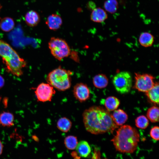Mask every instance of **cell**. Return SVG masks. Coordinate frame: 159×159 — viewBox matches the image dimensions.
<instances>
[{"mask_svg": "<svg viewBox=\"0 0 159 159\" xmlns=\"http://www.w3.org/2000/svg\"><path fill=\"white\" fill-rule=\"evenodd\" d=\"M82 117L86 130L92 134L112 133L118 127L109 111L100 106H93L86 109Z\"/></svg>", "mask_w": 159, "mask_h": 159, "instance_id": "1", "label": "cell"}, {"mask_svg": "<svg viewBox=\"0 0 159 159\" xmlns=\"http://www.w3.org/2000/svg\"><path fill=\"white\" fill-rule=\"evenodd\" d=\"M140 136L137 130L127 125L119 128L111 140L116 150L123 153H132L136 149Z\"/></svg>", "mask_w": 159, "mask_h": 159, "instance_id": "2", "label": "cell"}, {"mask_svg": "<svg viewBox=\"0 0 159 159\" xmlns=\"http://www.w3.org/2000/svg\"><path fill=\"white\" fill-rule=\"evenodd\" d=\"M0 56L8 72L17 77L22 75L26 62L9 44L2 40H0Z\"/></svg>", "mask_w": 159, "mask_h": 159, "instance_id": "3", "label": "cell"}, {"mask_svg": "<svg viewBox=\"0 0 159 159\" xmlns=\"http://www.w3.org/2000/svg\"><path fill=\"white\" fill-rule=\"evenodd\" d=\"M72 74V72L70 71L59 66L49 72L46 80L48 83L54 88L64 91L71 87Z\"/></svg>", "mask_w": 159, "mask_h": 159, "instance_id": "4", "label": "cell"}, {"mask_svg": "<svg viewBox=\"0 0 159 159\" xmlns=\"http://www.w3.org/2000/svg\"><path fill=\"white\" fill-rule=\"evenodd\" d=\"M48 47L52 56L59 61L68 57L70 53V49L67 43L61 38L51 37L48 42Z\"/></svg>", "mask_w": 159, "mask_h": 159, "instance_id": "5", "label": "cell"}, {"mask_svg": "<svg viewBox=\"0 0 159 159\" xmlns=\"http://www.w3.org/2000/svg\"><path fill=\"white\" fill-rule=\"evenodd\" d=\"M112 82L118 92L121 94H125L130 91L132 87V78L128 72H121L115 75Z\"/></svg>", "mask_w": 159, "mask_h": 159, "instance_id": "6", "label": "cell"}, {"mask_svg": "<svg viewBox=\"0 0 159 159\" xmlns=\"http://www.w3.org/2000/svg\"><path fill=\"white\" fill-rule=\"evenodd\" d=\"M154 79L149 74L135 73L134 87L139 91L146 92L154 85Z\"/></svg>", "mask_w": 159, "mask_h": 159, "instance_id": "7", "label": "cell"}, {"mask_svg": "<svg viewBox=\"0 0 159 159\" xmlns=\"http://www.w3.org/2000/svg\"><path fill=\"white\" fill-rule=\"evenodd\" d=\"M35 93L38 101L44 102L51 101L56 91L54 88L48 83H42L38 86Z\"/></svg>", "mask_w": 159, "mask_h": 159, "instance_id": "8", "label": "cell"}, {"mask_svg": "<svg viewBox=\"0 0 159 159\" xmlns=\"http://www.w3.org/2000/svg\"><path fill=\"white\" fill-rule=\"evenodd\" d=\"M73 92L75 98L81 102L87 100L90 96V92L88 87L82 83L76 84L73 87Z\"/></svg>", "mask_w": 159, "mask_h": 159, "instance_id": "9", "label": "cell"}, {"mask_svg": "<svg viewBox=\"0 0 159 159\" xmlns=\"http://www.w3.org/2000/svg\"><path fill=\"white\" fill-rule=\"evenodd\" d=\"M62 23L61 17L58 15L53 14L48 17L46 24L52 30H56L60 28Z\"/></svg>", "mask_w": 159, "mask_h": 159, "instance_id": "10", "label": "cell"}, {"mask_svg": "<svg viewBox=\"0 0 159 159\" xmlns=\"http://www.w3.org/2000/svg\"><path fill=\"white\" fill-rule=\"evenodd\" d=\"M107 16L105 10L101 8L98 7L93 9L90 15V19L94 22L101 23L105 20Z\"/></svg>", "mask_w": 159, "mask_h": 159, "instance_id": "11", "label": "cell"}, {"mask_svg": "<svg viewBox=\"0 0 159 159\" xmlns=\"http://www.w3.org/2000/svg\"><path fill=\"white\" fill-rule=\"evenodd\" d=\"M111 115L113 121L117 126L122 125L128 119L127 113L121 109L115 110Z\"/></svg>", "mask_w": 159, "mask_h": 159, "instance_id": "12", "label": "cell"}, {"mask_svg": "<svg viewBox=\"0 0 159 159\" xmlns=\"http://www.w3.org/2000/svg\"><path fill=\"white\" fill-rule=\"evenodd\" d=\"M25 21L29 26L33 27L39 23L40 18L39 14L36 11L31 10L28 12L24 17Z\"/></svg>", "mask_w": 159, "mask_h": 159, "instance_id": "13", "label": "cell"}, {"mask_svg": "<svg viewBox=\"0 0 159 159\" xmlns=\"http://www.w3.org/2000/svg\"><path fill=\"white\" fill-rule=\"evenodd\" d=\"M76 148L79 155L83 158L87 157L91 151L89 144L85 140L81 141L78 143Z\"/></svg>", "mask_w": 159, "mask_h": 159, "instance_id": "14", "label": "cell"}, {"mask_svg": "<svg viewBox=\"0 0 159 159\" xmlns=\"http://www.w3.org/2000/svg\"><path fill=\"white\" fill-rule=\"evenodd\" d=\"M159 87L158 82H156L150 90L145 92L150 100L157 104L159 103Z\"/></svg>", "mask_w": 159, "mask_h": 159, "instance_id": "15", "label": "cell"}, {"mask_svg": "<svg viewBox=\"0 0 159 159\" xmlns=\"http://www.w3.org/2000/svg\"><path fill=\"white\" fill-rule=\"evenodd\" d=\"M14 119L12 113L4 112L0 114V124L4 127L11 126L14 125Z\"/></svg>", "mask_w": 159, "mask_h": 159, "instance_id": "16", "label": "cell"}, {"mask_svg": "<svg viewBox=\"0 0 159 159\" xmlns=\"http://www.w3.org/2000/svg\"><path fill=\"white\" fill-rule=\"evenodd\" d=\"M108 83V79L104 74H98L95 75L93 79V83L96 87L101 89L105 87Z\"/></svg>", "mask_w": 159, "mask_h": 159, "instance_id": "17", "label": "cell"}, {"mask_svg": "<svg viewBox=\"0 0 159 159\" xmlns=\"http://www.w3.org/2000/svg\"><path fill=\"white\" fill-rule=\"evenodd\" d=\"M140 45L144 47L151 46L154 42V37L151 33L143 32L140 34L139 39Z\"/></svg>", "mask_w": 159, "mask_h": 159, "instance_id": "18", "label": "cell"}, {"mask_svg": "<svg viewBox=\"0 0 159 159\" xmlns=\"http://www.w3.org/2000/svg\"><path fill=\"white\" fill-rule=\"evenodd\" d=\"M104 104L107 110L113 111L118 107L120 104V101L115 97H109L105 100Z\"/></svg>", "mask_w": 159, "mask_h": 159, "instance_id": "19", "label": "cell"}, {"mask_svg": "<svg viewBox=\"0 0 159 159\" xmlns=\"http://www.w3.org/2000/svg\"><path fill=\"white\" fill-rule=\"evenodd\" d=\"M57 126V128L61 131L67 132L70 129L72 123L71 121L66 117H62L58 120Z\"/></svg>", "mask_w": 159, "mask_h": 159, "instance_id": "20", "label": "cell"}, {"mask_svg": "<svg viewBox=\"0 0 159 159\" xmlns=\"http://www.w3.org/2000/svg\"><path fill=\"white\" fill-rule=\"evenodd\" d=\"M13 19L9 17H5L1 19L0 21V28L3 31L8 32L11 30L14 26Z\"/></svg>", "mask_w": 159, "mask_h": 159, "instance_id": "21", "label": "cell"}, {"mask_svg": "<svg viewBox=\"0 0 159 159\" xmlns=\"http://www.w3.org/2000/svg\"><path fill=\"white\" fill-rule=\"evenodd\" d=\"M105 10L110 14L116 12L118 7V3L117 0H106L104 4Z\"/></svg>", "mask_w": 159, "mask_h": 159, "instance_id": "22", "label": "cell"}, {"mask_svg": "<svg viewBox=\"0 0 159 159\" xmlns=\"http://www.w3.org/2000/svg\"><path fill=\"white\" fill-rule=\"evenodd\" d=\"M147 116L152 122H158L159 121V110L158 107L153 106L149 108L147 112Z\"/></svg>", "mask_w": 159, "mask_h": 159, "instance_id": "23", "label": "cell"}, {"mask_svg": "<svg viewBox=\"0 0 159 159\" xmlns=\"http://www.w3.org/2000/svg\"><path fill=\"white\" fill-rule=\"evenodd\" d=\"M78 143L77 138L74 136H68L64 140L65 145L69 150H73L75 149Z\"/></svg>", "mask_w": 159, "mask_h": 159, "instance_id": "24", "label": "cell"}, {"mask_svg": "<svg viewBox=\"0 0 159 159\" xmlns=\"http://www.w3.org/2000/svg\"><path fill=\"white\" fill-rule=\"evenodd\" d=\"M135 125L138 128L145 129L149 125V121L147 118L144 115H142L138 117L135 120Z\"/></svg>", "mask_w": 159, "mask_h": 159, "instance_id": "25", "label": "cell"}, {"mask_svg": "<svg viewBox=\"0 0 159 159\" xmlns=\"http://www.w3.org/2000/svg\"><path fill=\"white\" fill-rule=\"evenodd\" d=\"M159 127L155 126L152 128L150 131V135L152 138L156 140H159Z\"/></svg>", "mask_w": 159, "mask_h": 159, "instance_id": "26", "label": "cell"}, {"mask_svg": "<svg viewBox=\"0 0 159 159\" xmlns=\"http://www.w3.org/2000/svg\"><path fill=\"white\" fill-rule=\"evenodd\" d=\"M4 80L3 77L0 75V89L4 86Z\"/></svg>", "mask_w": 159, "mask_h": 159, "instance_id": "27", "label": "cell"}, {"mask_svg": "<svg viewBox=\"0 0 159 159\" xmlns=\"http://www.w3.org/2000/svg\"><path fill=\"white\" fill-rule=\"evenodd\" d=\"M3 146L0 140V155H1L3 151Z\"/></svg>", "mask_w": 159, "mask_h": 159, "instance_id": "28", "label": "cell"}, {"mask_svg": "<svg viewBox=\"0 0 159 159\" xmlns=\"http://www.w3.org/2000/svg\"><path fill=\"white\" fill-rule=\"evenodd\" d=\"M1 5L0 4V9H1Z\"/></svg>", "mask_w": 159, "mask_h": 159, "instance_id": "29", "label": "cell"}, {"mask_svg": "<svg viewBox=\"0 0 159 159\" xmlns=\"http://www.w3.org/2000/svg\"><path fill=\"white\" fill-rule=\"evenodd\" d=\"M1 99V97H0V101Z\"/></svg>", "mask_w": 159, "mask_h": 159, "instance_id": "30", "label": "cell"}, {"mask_svg": "<svg viewBox=\"0 0 159 159\" xmlns=\"http://www.w3.org/2000/svg\"></svg>", "mask_w": 159, "mask_h": 159, "instance_id": "31", "label": "cell"}]
</instances>
